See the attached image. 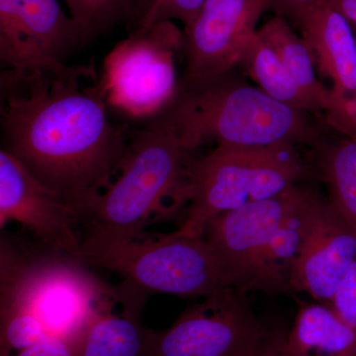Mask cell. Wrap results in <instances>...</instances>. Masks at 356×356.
Segmentation results:
<instances>
[{
    "label": "cell",
    "mask_w": 356,
    "mask_h": 356,
    "mask_svg": "<svg viewBox=\"0 0 356 356\" xmlns=\"http://www.w3.org/2000/svg\"><path fill=\"white\" fill-rule=\"evenodd\" d=\"M17 222L30 229L46 248L76 254L81 238L76 211L37 181L6 149L0 151V229Z\"/></svg>",
    "instance_id": "obj_13"
},
{
    "label": "cell",
    "mask_w": 356,
    "mask_h": 356,
    "mask_svg": "<svg viewBox=\"0 0 356 356\" xmlns=\"http://www.w3.org/2000/svg\"><path fill=\"white\" fill-rule=\"evenodd\" d=\"M313 175L296 145H219L194 159L186 217L175 233L202 236L216 215L275 197Z\"/></svg>",
    "instance_id": "obj_6"
},
{
    "label": "cell",
    "mask_w": 356,
    "mask_h": 356,
    "mask_svg": "<svg viewBox=\"0 0 356 356\" xmlns=\"http://www.w3.org/2000/svg\"><path fill=\"white\" fill-rule=\"evenodd\" d=\"M311 149L314 173L325 184L327 199L356 238V140L324 137Z\"/></svg>",
    "instance_id": "obj_17"
},
{
    "label": "cell",
    "mask_w": 356,
    "mask_h": 356,
    "mask_svg": "<svg viewBox=\"0 0 356 356\" xmlns=\"http://www.w3.org/2000/svg\"><path fill=\"white\" fill-rule=\"evenodd\" d=\"M72 255L0 240V355L25 350L46 337L81 348L100 314L130 301L121 282L100 280Z\"/></svg>",
    "instance_id": "obj_2"
},
{
    "label": "cell",
    "mask_w": 356,
    "mask_h": 356,
    "mask_svg": "<svg viewBox=\"0 0 356 356\" xmlns=\"http://www.w3.org/2000/svg\"><path fill=\"white\" fill-rule=\"evenodd\" d=\"M193 153L170 126L156 120L131 135L125 156L110 184L77 206L86 232L135 238L154 219L187 206Z\"/></svg>",
    "instance_id": "obj_4"
},
{
    "label": "cell",
    "mask_w": 356,
    "mask_h": 356,
    "mask_svg": "<svg viewBox=\"0 0 356 356\" xmlns=\"http://www.w3.org/2000/svg\"><path fill=\"white\" fill-rule=\"evenodd\" d=\"M269 10L273 11L275 16L284 18L298 30L311 11L320 3L322 0H268Z\"/></svg>",
    "instance_id": "obj_24"
},
{
    "label": "cell",
    "mask_w": 356,
    "mask_h": 356,
    "mask_svg": "<svg viewBox=\"0 0 356 356\" xmlns=\"http://www.w3.org/2000/svg\"><path fill=\"white\" fill-rule=\"evenodd\" d=\"M268 0H205L184 29V70L179 83H199L238 69Z\"/></svg>",
    "instance_id": "obj_10"
},
{
    "label": "cell",
    "mask_w": 356,
    "mask_h": 356,
    "mask_svg": "<svg viewBox=\"0 0 356 356\" xmlns=\"http://www.w3.org/2000/svg\"><path fill=\"white\" fill-rule=\"evenodd\" d=\"M86 42L112 29L121 21L127 22L131 0H65Z\"/></svg>",
    "instance_id": "obj_21"
},
{
    "label": "cell",
    "mask_w": 356,
    "mask_h": 356,
    "mask_svg": "<svg viewBox=\"0 0 356 356\" xmlns=\"http://www.w3.org/2000/svg\"><path fill=\"white\" fill-rule=\"evenodd\" d=\"M294 29L284 18L274 15L257 29V33L277 54L293 81L310 98L324 118L331 106V89L325 88L318 79L317 67L310 48Z\"/></svg>",
    "instance_id": "obj_19"
},
{
    "label": "cell",
    "mask_w": 356,
    "mask_h": 356,
    "mask_svg": "<svg viewBox=\"0 0 356 356\" xmlns=\"http://www.w3.org/2000/svg\"><path fill=\"white\" fill-rule=\"evenodd\" d=\"M306 186L299 184L296 197L261 257L254 291L291 294L290 280L305 229Z\"/></svg>",
    "instance_id": "obj_16"
},
{
    "label": "cell",
    "mask_w": 356,
    "mask_h": 356,
    "mask_svg": "<svg viewBox=\"0 0 356 356\" xmlns=\"http://www.w3.org/2000/svg\"><path fill=\"white\" fill-rule=\"evenodd\" d=\"M74 257L102 267L144 296L207 298L234 288L203 236L175 232L127 238L86 232Z\"/></svg>",
    "instance_id": "obj_5"
},
{
    "label": "cell",
    "mask_w": 356,
    "mask_h": 356,
    "mask_svg": "<svg viewBox=\"0 0 356 356\" xmlns=\"http://www.w3.org/2000/svg\"><path fill=\"white\" fill-rule=\"evenodd\" d=\"M8 356H79V353L76 346L69 341L49 337Z\"/></svg>",
    "instance_id": "obj_25"
},
{
    "label": "cell",
    "mask_w": 356,
    "mask_h": 356,
    "mask_svg": "<svg viewBox=\"0 0 356 356\" xmlns=\"http://www.w3.org/2000/svg\"><path fill=\"white\" fill-rule=\"evenodd\" d=\"M270 331L248 293L236 288L192 304L163 331H154L152 356H257Z\"/></svg>",
    "instance_id": "obj_8"
},
{
    "label": "cell",
    "mask_w": 356,
    "mask_h": 356,
    "mask_svg": "<svg viewBox=\"0 0 356 356\" xmlns=\"http://www.w3.org/2000/svg\"><path fill=\"white\" fill-rule=\"evenodd\" d=\"M238 70L199 83L178 84L175 99L156 120L172 128L192 153L211 143H289L312 149L325 137L314 115L276 102L250 86Z\"/></svg>",
    "instance_id": "obj_3"
},
{
    "label": "cell",
    "mask_w": 356,
    "mask_h": 356,
    "mask_svg": "<svg viewBox=\"0 0 356 356\" xmlns=\"http://www.w3.org/2000/svg\"><path fill=\"white\" fill-rule=\"evenodd\" d=\"M184 47V31L163 21L132 32L109 51L100 79L107 104L136 119L158 117L177 95L175 57Z\"/></svg>",
    "instance_id": "obj_7"
},
{
    "label": "cell",
    "mask_w": 356,
    "mask_h": 356,
    "mask_svg": "<svg viewBox=\"0 0 356 356\" xmlns=\"http://www.w3.org/2000/svg\"><path fill=\"white\" fill-rule=\"evenodd\" d=\"M285 334L283 332H270L266 343L257 356H287L285 350Z\"/></svg>",
    "instance_id": "obj_27"
},
{
    "label": "cell",
    "mask_w": 356,
    "mask_h": 356,
    "mask_svg": "<svg viewBox=\"0 0 356 356\" xmlns=\"http://www.w3.org/2000/svg\"><path fill=\"white\" fill-rule=\"evenodd\" d=\"M285 350L287 356H356V330L325 304L301 303Z\"/></svg>",
    "instance_id": "obj_15"
},
{
    "label": "cell",
    "mask_w": 356,
    "mask_h": 356,
    "mask_svg": "<svg viewBox=\"0 0 356 356\" xmlns=\"http://www.w3.org/2000/svg\"><path fill=\"white\" fill-rule=\"evenodd\" d=\"M156 2V0H131L127 23L133 32L140 29Z\"/></svg>",
    "instance_id": "obj_26"
},
{
    "label": "cell",
    "mask_w": 356,
    "mask_h": 356,
    "mask_svg": "<svg viewBox=\"0 0 356 356\" xmlns=\"http://www.w3.org/2000/svg\"><path fill=\"white\" fill-rule=\"evenodd\" d=\"M117 306L93 321L79 356H152L153 330L140 323L143 308L122 305L121 311H116Z\"/></svg>",
    "instance_id": "obj_18"
},
{
    "label": "cell",
    "mask_w": 356,
    "mask_h": 356,
    "mask_svg": "<svg viewBox=\"0 0 356 356\" xmlns=\"http://www.w3.org/2000/svg\"><path fill=\"white\" fill-rule=\"evenodd\" d=\"M327 306L343 323L356 330V259L339 282Z\"/></svg>",
    "instance_id": "obj_23"
},
{
    "label": "cell",
    "mask_w": 356,
    "mask_h": 356,
    "mask_svg": "<svg viewBox=\"0 0 356 356\" xmlns=\"http://www.w3.org/2000/svg\"><path fill=\"white\" fill-rule=\"evenodd\" d=\"M86 43L58 0H0V58L8 70L70 76L77 65L65 60Z\"/></svg>",
    "instance_id": "obj_9"
},
{
    "label": "cell",
    "mask_w": 356,
    "mask_h": 356,
    "mask_svg": "<svg viewBox=\"0 0 356 356\" xmlns=\"http://www.w3.org/2000/svg\"><path fill=\"white\" fill-rule=\"evenodd\" d=\"M305 229L290 280L291 293L304 292L329 305L356 259V238L327 197L306 186Z\"/></svg>",
    "instance_id": "obj_12"
},
{
    "label": "cell",
    "mask_w": 356,
    "mask_h": 356,
    "mask_svg": "<svg viewBox=\"0 0 356 356\" xmlns=\"http://www.w3.org/2000/svg\"><path fill=\"white\" fill-rule=\"evenodd\" d=\"M298 31L316 67L331 79L334 97L356 96V36L346 17L324 0L303 20Z\"/></svg>",
    "instance_id": "obj_14"
},
{
    "label": "cell",
    "mask_w": 356,
    "mask_h": 356,
    "mask_svg": "<svg viewBox=\"0 0 356 356\" xmlns=\"http://www.w3.org/2000/svg\"><path fill=\"white\" fill-rule=\"evenodd\" d=\"M204 2L205 0H156L138 31L147 29L156 23L173 20L181 22L185 29L197 17Z\"/></svg>",
    "instance_id": "obj_22"
},
{
    "label": "cell",
    "mask_w": 356,
    "mask_h": 356,
    "mask_svg": "<svg viewBox=\"0 0 356 356\" xmlns=\"http://www.w3.org/2000/svg\"><path fill=\"white\" fill-rule=\"evenodd\" d=\"M238 69L276 102L308 112L323 122L317 106L293 81L277 54L261 39L257 31L248 42Z\"/></svg>",
    "instance_id": "obj_20"
},
{
    "label": "cell",
    "mask_w": 356,
    "mask_h": 356,
    "mask_svg": "<svg viewBox=\"0 0 356 356\" xmlns=\"http://www.w3.org/2000/svg\"><path fill=\"white\" fill-rule=\"evenodd\" d=\"M0 81L4 149L74 210L102 191L131 136L109 120L95 67L77 65L67 76L6 70Z\"/></svg>",
    "instance_id": "obj_1"
},
{
    "label": "cell",
    "mask_w": 356,
    "mask_h": 356,
    "mask_svg": "<svg viewBox=\"0 0 356 356\" xmlns=\"http://www.w3.org/2000/svg\"><path fill=\"white\" fill-rule=\"evenodd\" d=\"M348 20L356 31V0H324Z\"/></svg>",
    "instance_id": "obj_28"
},
{
    "label": "cell",
    "mask_w": 356,
    "mask_h": 356,
    "mask_svg": "<svg viewBox=\"0 0 356 356\" xmlns=\"http://www.w3.org/2000/svg\"><path fill=\"white\" fill-rule=\"evenodd\" d=\"M298 186L275 197L222 212L206 224L203 238L236 289L254 292L262 252L291 208Z\"/></svg>",
    "instance_id": "obj_11"
}]
</instances>
